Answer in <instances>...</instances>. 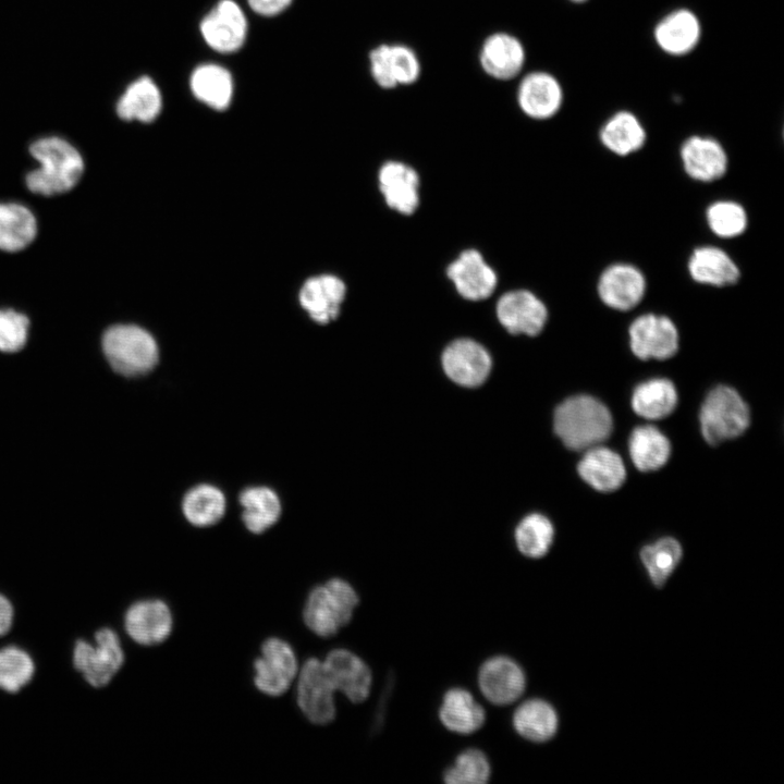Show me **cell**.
Listing matches in <instances>:
<instances>
[{
    "instance_id": "17",
    "label": "cell",
    "mask_w": 784,
    "mask_h": 784,
    "mask_svg": "<svg viewBox=\"0 0 784 784\" xmlns=\"http://www.w3.org/2000/svg\"><path fill=\"white\" fill-rule=\"evenodd\" d=\"M322 664L335 691H341L354 703L367 699L372 676L359 657L346 649H334L327 654Z\"/></svg>"
},
{
    "instance_id": "34",
    "label": "cell",
    "mask_w": 784,
    "mask_h": 784,
    "mask_svg": "<svg viewBox=\"0 0 784 784\" xmlns=\"http://www.w3.org/2000/svg\"><path fill=\"white\" fill-rule=\"evenodd\" d=\"M676 404V389L670 380L663 378L640 383L632 396L634 412L647 419H661L669 416L675 409Z\"/></svg>"
},
{
    "instance_id": "30",
    "label": "cell",
    "mask_w": 784,
    "mask_h": 784,
    "mask_svg": "<svg viewBox=\"0 0 784 784\" xmlns=\"http://www.w3.org/2000/svg\"><path fill=\"white\" fill-rule=\"evenodd\" d=\"M37 222L33 212L16 203H0V249L20 252L36 237Z\"/></svg>"
},
{
    "instance_id": "42",
    "label": "cell",
    "mask_w": 784,
    "mask_h": 784,
    "mask_svg": "<svg viewBox=\"0 0 784 784\" xmlns=\"http://www.w3.org/2000/svg\"><path fill=\"white\" fill-rule=\"evenodd\" d=\"M28 318L12 309H0V351L14 353L22 350L28 336Z\"/></svg>"
},
{
    "instance_id": "43",
    "label": "cell",
    "mask_w": 784,
    "mask_h": 784,
    "mask_svg": "<svg viewBox=\"0 0 784 784\" xmlns=\"http://www.w3.org/2000/svg\"><path fill=\"white\" fill-rule=\"evenodd\" d=\"M249 7L258 14L272 16L289 7L292 0H247Z\"/></svg>"
},
{
    "instance_id": "32",
    "label": "cell",
    "mask_w": 784,
    "mask_h": 784,
    "mask_svg": "<svg viewBox=\"0 0 784 784\" xmlns=\"http://www.w3.org/2000/svg\"><path fill=\"white\" fill-rule=\"evenodd\" d=\"M628 450L634 465L640 471H652L667 462L671 443L656 427L640 426L630 433Z\"/></svg>"
},
{
    "instance_id": "1",
    "label": "cell",
    "mask_w": 784,
    "mask_h": 784,
    "mask_svg": "<svg viewBox=\"0 0 784 784\" xmlns=\"http://www.w3.org/2000/svg\"><path fill=\"white\" fill-rule=\"evenodd\" d=\"M39 168L26 175V185L35 194L54 196L71 191L84 172V160L68 140L48 136L29 146Z\"/></svg>"
},
{
    "instance_id": "22",
    "label": "cell",
    "mask_w": 784,
    "mask_h": 784,
    "mask_svg": "<svg viewBox=\"0 0 784 784\" xmlns=\"http://www.w3.org/2000/svg\"><path fill=\"white\" fill-rule=\"evenodd\" d=\"M479 61L489 76L509 81L520 73L525 63V49L515 36L494 33L482 42Z\"/></svg>"
},
{
    "instance_id": "23",
    "label": "cell",
    "mask_w": 784,
    "mask_h": 784,
    "mask_svg": "<svg viewBox=\"0 0 784 784\" xmlns=\"http://www.w3.org/2000/svg\"><path fill=\"white\" fill-rule=\"evenodd\" d=\"M701 36L697 15L688 9H676L663 16L654 27L653 37L659 48L671 56L691 52Z\"/></svg>"
},
{
    "instance_id": "24",
    "label": "cell",
    "mask_w": 784,
    "mask_h": 784,
    "mask_svg": "<svg viewBox=\"0 0 784 784\" xmlns=\"http://www.w3.org/2000/svg\"><path fill=\"white\" fill-rule=\"evenodd\" d=\"M345 293L346 286L340 278L323 274L305 282L299 292V302L313 320L328 323L339 316Z\"/></svg>"
},
{
    "instance_id": "13",
    "label": "cell",
    "mask_w": 784,
    "mask_h": 784,
    "mask_svg": "<svg viewBox=\"0 0 784 784\" xmlns=\"http://www.w3.org/2000/svg\"><path fill=\"white\" fill-rule=\"evenodd\" d=\"M647 289L644 273L629 264H613L605 268L597 284L601 302L615 310L635 308L644 298Z\"/></svg>"
},
{
    "instance_id": "15",
    "label": "cell",
    "mask_w": 784,
    "mask_h": 784,
    "mask_svg": "<svg viewBox=\"0 0 784 784\" xmlns=\"http://www.w3.org/2000/svg\"><path fill=\"white\" fill-rule=\"evenodd\" d=\"M124 627L135 642L143 646L158 645L172 632V612L162 600H140L133 603L125 612Z\"/></svg>"
},
{
    "instance_id": "18",
    "label": "cell",
    "mask_w": 784,
    "mask_h": 784,
    "mask_svg": "<svg viewBox=\"0 0 784 784\" xmlns=\"http://www.w3.org/2000/svg\"><path fill=\"white\" fill-rule=\"evenodd\" d=\"M478 684L482 695L492 703L505 706L524 693L526 678L522 667L511 658L497 656L480 666Z\"/></svg>"
},
{
    "instance_id": "10",
    "label": "cell",
    "mask_w": 784,
    "mask_h": 784,
    "mask_svg": "<svg viewBox=\"0 0 784 784\" xmlns=\"http://www.w3.org/2000/svg\"><path fill=\"white\" fill-rule=\"evenodd\" d=\"M500 323L512 334L538 335L548 321L544 303L528 290H513L501 295L495 307Z\"/></svg>"
},
{
    "instance_id": "39",
    "label": "cell",
    "mask_w": 784,
    "mask_h": 784,
    "mask_svg": "<svg viewBox=\"0 0 784 784\" xmlns=\"http://www.w3.org/2000/svg\"><path fill=\"white\" fill-rule=\"evenodd\" d=\"M709 229L719 237L732 238L745 232L748 217L745 208L733 200L712 203L706 211Z\"/></svg>"
},
{
    "instance_id": "31",
    "label": "cell",
    "mask_w": 784,
    "mask_h": 784,
    "mask_svg": "<svg viewBox=\"0 0 784 784\" xmlns=\"http://www.w3.org/2000/svg\"><path fill=\"white\" fill-rule=\"evenodd\" d=\"M194 96L216 110H224L232 99L233 81L230 72L217 64H203L191 76Z\"/></svg>"
},
{
    "instance_id": "35",
    "label": "cell",
    "mask_w": 784,
    "mask_h": 784,
    "mask_svg": "<svg viewBox=\"0 0 784 784\" xmlns=\"http://www.w3.org/2000/svg\"><path fill=\"white\" fill-rule=\"evenodd\" d=\"M240 503L245 526L254 534H261L272 526L281 513L277 493L266 487L245 489L240 495Z\"/></svg>"
},
{
    "instance_id": "4",
    "label": "cell",
    "mask_w": 784,
    "mask_h": 784,
    "mask_svg": "<svg viewBox=\"0 0 784 784\" xmlns=\"http://www.w3.org/2000/svg\"><path fill=\"white\" fill-rule=\"evenodd\" d=\"M102 351L112 369L126 377L147 373L159 356L155 339L134 324H115L107 329Z\"/></svg>"
},
{
    "instance_id": "37",
    "label": "cell",
    "mask_w": 784,
    "mask_h": 784,
    "mask_svg": "<svg viewBox=\"0 0 784 784\" xmlns=\"http://www.w3.org/2000/svg\"><path fill=\"white\" fill-rule=\"evenodd\" d=\"M681 558L682 547L676 539L671 537L645 546L640 551V560L651 583L658 588L664 586Z\"/></svg>"
},
{
    "instance_id": "36",
    "label": "cell",
    "mask_w": 784,
    "mask_h": 784,
    "mask_svg": "<svg viewBox=\"0 0 784 784\" xmlns=\"http://www.w3.org/2000/svg\"><path fill=\"white\" fill-rule=\"evenodd\" d=\"M225 499L216 487L200 485L191 489L183 500L187 520L198 527L216 524L224 514Z\"/></svg>"
},
{
    "instance_id": "25",
    "label": "cell",
    "mask_w": 784,
    "mask_h": 784,
    "mask_svg": "<svg viewBox=\"0 0 784 784\" xmlns=\"http://www.w3.org/2000/svg\"><path fill=\"white\" fill-rule=\"evenodd\" d=\"M690 278L700 284L724 287L738 282L740 270L733 258L715 246H699L688 259Z\"/></svg>"
},
{
    "instance_id": "45",
    "label": "cell",
    "mask_w": 784,
    "mask_h": 784,
    "mask_svg": "<svg viewBox=\"0 0 784 784\" xmlns=\"http://www.w3.org/2000/svg\"><path fill=\"white\" fill-rule=\"evenodd\" d=\"M569 1L575 2V3H583V2H585V1H587V0H569Z\"/></svg>"
},
{
    "instance_id": "12",
    "label": "cell",
    "mask_w": 784,
    "mask_h": 784,
    "mask_svg": "<svg viewBox=\"0 0 784 784\" xmlns=\"http://www.w3.org/2000/svg\"><path fill=\"white\" fill-rule=\"evenodd\" d=\"M446 275L460 296L473 302L490 297L498 284L495 271L481 253L473 248L463 250L448 266Z\"/></svg>"
},
{
    "instance_id": "44",
    "label": "cell",
    "mask_w": 784,
    "mask_h": 784,
    "mask_svg": "<svg viewBox=\"0 0 784 784\" xmlns=\"http://www.w3.org/2000/svg\"><path fill=\"white\" fill-rule=\"evenodd\" d=\"M13 607L9 599L0 593V636L5 635L13 622Z\"/></svg>"
},
{
    "instance_id": "21",
    "label": "cell",
    "mask_w": 784,
    "mask_h": 784,
    "mask_svg": "<svg viewBox=\"0 0 784 784\" xmlns=\"http://www.w3.org/2000/svg\"><path fill=\"white\" fill-rule=\"evenodd\" d=\"M517 103L534 120H548L563 103L560 82L550 73L536 71L523 77L517 88Z\"/></svg>"
},
{
    "instance_id": "5",
    "label": "cell",
    "mask_w": 784,
    "mask_h": 784,
    "mask_svg": "<svg viewBox=\"0 0 784 784\" xmlns=\"http://www.w3.org/2000/svg\"><path fill=\"white\" fill-rule=\"evenodd\" d=\"M700 429L710 445L740 436L749 426L748 405L732 388L718 385L712 389L700 409Z\"/></svg>"
},
{
    "instance_id": "29",
    "label": "cell",
    "mask_w": 784,
    "mask_h": 784,
    "mask_svg": "<svg viewBox=\"0 0 784 784\" xmlns=\"http://www.w3.org/2000/svg\"><path fill=\"white\" fill-rule=\"evenodd\" d=\"M601 144L617 156L636 152L646 143V130L632 112L623 110L611 115L599 132Z\"/></svg>"
},
{
    "instance_id": "6",
    "label": "cell",
    "mask_w": 784,
    "mask_h": 784,
    "mask_svg": "<svg viewBox=\"0 0 784 784\" xmlns=\"http://www.w3.org/2000/svg\"><path fill=\"white\" fill-rule=\"evenodd\" d=\"M96 647L77 640L73 651V664L94 687L106 686L121 669L124 652L118 634L103 627L95 635Z\"/></svg>"
},
{
    "instance_id": "20",
    "label": "cell",
    "mask_w": 784,
    "mask_h": 784,
    "mask_svg": "<svg viewBox=\"0 0 784 784\" xmlns=\"http://www.w3.org/2000/svg\"><path fill=\"white\" fill-rule=\"evenodd\" d=\"M681 160L686 174L695 181L710 183L724 176L728 159L723 146L714 138L694 135L681 146Z\"/></svg>"
},
{
    "instance_id": "14",
    "label": "cell",
    "mask_w": 784,
    "mask_h": 784,
    "mask_svg": "<svg viewBox=\"0 0 784 784\" xmlns=\"http://www.w3.org/2000/svg\"><path fill=\"white\" fill-rule=\"evenodd\" d=\"M442 366L452 381L473 388L487 379L492 362L481 344L470 339H458L445 347Z\"/></svg>"
},
{
    "instance_id": "40",
    "label": "cell",
    "mask_w": 784,
    "mask_h": 784,
    "mask_svg": "<svg viewBox=\"0 0 784 784\" xmlns=\"http://www.w3.org/2000/svg\"><path fill=\"white\" fill-rule=\"evenodd\" d=\"M35 665L30 656L19 647L0 650V688L16 693L33 677Z\"/></svg>"
},
{
    "instance_id": "16",
    "label": "cell",
    "mask_w": 784,
    "mask_h": 784,
    "mask_svg": "<svg viewBox=\"0 0 784 784\" xmlns=\"http://www.w3.org/2000/svg\"><path fill=\"white\" fill-rule=\"evenodd\" d=\"M246 28L245 15L232 0H221L200 23V32L207 45L224 53L242 47Z\"/></svg>"
},
{
    "instance_id": "7",
    "label": "cell",
    "mask_w": 784,
    "mask_h": 784,
    "mask_svg": "<svg viewBox=\"0 0 784 784\" xmlns=\"http://www.w3.org/2000/svg\"><path fill=\"white\" fill-rule=\"evenodd\" d=\"M254 670L256 688L267 696L279 697L291 687L299 669L291 645L281 638L270 637L262 642Z\"/></svg>"
},
{
    "instance_id": "3",
    "label": "cell",
    "mask_w": 784,
    "mask_h": 784,
    "mask_svg": "<svg viewBox=\"0 0 784 784\" xmlns=\"http://www.w3.org/2000/svg\"><path fill=\"white\" fill-rule=\"evenodd\" d=\"M358 601L357 592L346 580L329 579L307 596L303 609L304 623L319 637L334 636L348 624Z\"/></svg>"
},
{
    "instance_id": "11",
    "label": "cell",
    "mask_w": 784,
    "mask_h": 784,
    "mask_svg": "<svg viewBox=\"0 0 784 784\" xmlns=\"http://www.w3.org/2000/svg\"><path fill=\"white\" fill-rule=\"evenodd\" d=\"M370 73L378 86L392 89L411 85L419 78L420 63L409 47L382 44L369 53Z\"/></svg>"
},
{
    "instance_id": "19",
    "label": "cell",
    "mask_w": 784,
    "mask_h": 784,
    "mask_svg": "<svg viewBox=\"0 0 784 784\" xmlns=\"http://www.w3.org/2000/svg\"><path fill=\"white\" fill-rule=\"evenodd\" d=\"M378 185L387 206L409 216L419 205V175L411 166L395 160L384 162L378 172Z\"/></svg>"
},
{
    "instance_id": "38",
    "label": "cell",
    "mask_w": 784,
    "mask_h": 784,
    "mask_svg": "<svg viewBox=\"0 0 784 784\" xmlns=\"http://www.w3.org/2000/svg\"><path fill=\"white\" fill-rule=\"evenodd\" d=\"M554 529L551 522L541 514L527 515L518 524L515 540L518 550L528 558L546 555L552 544Z\"/></svg>"
},
{
    "instance_id": "28",
    "label": "cell",
    "mask_w": 784,
    "mask_h": 784,
    "mask_svg": "<svg viewBox=\"0 0 784 784\" xmlns=\"http://www.w3.org/2000/svg\"><path fill=\"white\" fill-rule=\"evenodd\" d=\"M161 106L159 88L150 77L142 76L125 88L115 111L122 120L149 123L158 117Z\"/></svg>"
},
{
    "instance_id": "26",
    "label": "cell",
    "mask_w": 784,
    "mask_h": 784,
    "mask_svg": "<svg viewBox=\"0 0 784 784\" xmlns=\"http://www.w3.org/2000/svg\"><path fill=\"white\" fill-rule=\"evenodd\" d=\"M577 470L589 486L602 492L618 489L626 478L621 456L608 448L598 445L587 450L578 463Z\"/></svg>"
},
{
    "instance_id": "9",
    "label": "cell",
    "mask_w": 784,
    "mask_h": 784,
    "mask_svg": "<svg viewBox=\"0 0 784 784\" xmlns=\"http://www.w3.org/2000/svg\"><path fill=\"white\" fill-rule=\"evenodd\" d=\"M629 346L636 357L667 359L678 351V331L666 316L645 314L637 317L628 329Z\"/></svg>"
},
{
    "instance_id": "33",
    "label": "cell",
    "mask_w": 784,
    "mask_h": 784,
    "mask_svg": "<svg viewBox=\"0 0 784 784\" xmlns=\"http://www.w3.org/2000/svg\"><path fill=\"white\" fill-rule=\"evenodd\" d=\"M515 731L531 742H547L558 730V715L551 705L541 699H530L522 703L514 712Z\"/></svg>"
},
{
    "instance_id": "27",
    "label": "cell",
    "mask_w": 784,
    "mask_h": 784,
    "mask_svg": "<svg viewBox=\"0 0 784 784\" xmlns=\"http://www.w3.org/2000/svg\"><path fill=\"white\" fill-rule=\"evenodd\" d=\"M439 718L448 730L458 734H471L483 725L486 713L469 691L452 688L443 697Z\"/></svg>"
},
{
    "instance_id": "2",
    "label": "cell",
    "mask_w": 784,
    "mask_h": 784,
    "mask_svg": "<svg viewBox=\"0 0 784 784\" xmlns=\"http://www.w3.org/2000/svg\"><path fill=\"white\" fill-rule=\"evenodd\" d=\"M612 427L607 406L590 395L568 397L554 412V432L571 450L597 446L609 438Z\"/></svg>"
},
{
    "instance_id": "8",
    "label": "cell",
    "mask_w": 784,
    "mask_h": 784,
    "mask_svg": "<svg viewBox=\"0 0 784 784\" xmlns=\"http://www.w3.org/2000/svg\"><path fill=\"white\" fill-rule=\"evenodd\" d=\"M334 688L322 661L307 659L297 674L296 699L305 718L317 725L331 723L335 718Z\"/></svg>"
},
{
    "instance_id": "41",
    "label": "cell",
    "mask_w": 784,
    "mask_h": 784,
    "mask_svg": "<svg viewBox=\"0 0 784 784\" xmlns=\"http://www.w3.org/2000/svg\"><path fill=\"white\" fill-rule=\"evenodd\" d=\"M490 776V764L479 749H467L460 754L455 762L445 770L448 784H485Z\"/></svg>"
}]
</instances>
